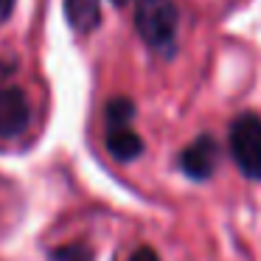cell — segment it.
Returning <instances> with one entry per match:
<instances>
[{
  "instance_id": "obj_10",
  "label": "cell",
  "mask_w": 261,
  "mask_h": 261,
  "mask_svg": "<svg viewBox=\"0 0 261 261\" xmlns=\"http://www.w3.org/2000/svg\"><path fill=\"white\" fill-rule=\"evenodd\" d=\"M12 9H14V0H0V25H3V23L9 20Z\"/></svg>"
},
{
  "instance_id": "obj_11",
  "label": "cell",
  "mask_w": 261,
  "mask_h": 261,
  "mask_svg": "<svg viewBox=\"0 0 261 261\" xmlns=\"http://www.w3.org/2000/svg\"><path fill=\"white\" fill-rule=\"evenodd\" d=\"M115 6H124V3H129V0H113Z\"/></svg>"
},
{
  "instance_id": "obj_5",
  "label": "cell",
  "mask_w": 261,
  "mask_h": 261,
  "mask_svg": "<svg viewBox=\"0 0 261 261\" xmlns=\"http://www.w3.org/2000/svg\"><path fill=\"white\" fill-rule=\"evenodd\" d=\"M104 143H107V152L113 154L115 160H121V163H129V160L141 158V152H143L141 135H138L129 124L126 126H107Z\"/></svg>"
},
{
  "instance_id": "obj_7",
  "label": "cell",
  "mask_w": 261,
  "mask_h": 261,
  "mask_svg": "<svg viewBox=\"0 0 261 261\" xmlns=\"http://www.w3.org/2000/svg\"><path fill=\"white\" fill-rule=\"evenodd\" d=\"M135 118V104L126 96H118L107 104V126H126Z\"/></svg>"
},
{
  "instance_id": "obj_3",
  "label": "cell",
  "mask_w": 261,
  "mask_h": 261,
  "mask_svg": "<svg viewBox=\"0 0 261 261\" xmlns=\"http://www.w3.org/2000/svg\"><path fill=\"white\" fill-rule=\"evenodd\" d=\"M31 121V104L20 87L0 85V141L17 138L29 129Z\"/></svg>"
},
{
  "instance_id": "obj_8",
  "label": "cell",
  "mask_w": 261,
  "mask_h": 261,
  "mask_svg": "<svg viewBox=\"0 0 261 261\" xmlns=\"http://www.w3.org/2000/svg\"><path fill=\"white\" fill-rule=\"evenodd\" d=\"M51 261H93V250L85 244H62L51 253Z\"/></svg>"
},
{
  "instance_id": "obj_9",
  "label": "cell",
  "mask_w": 261,
  "mask_h": 261,
  "mask_svg": "<svg viewBox=\"0 0 261 261\" xmlns=\"http://www.w3.org/2000/svg\"><path fill=\"white\" fill-rule=\"evenodd\" d=\"M126 261H160V258H158V253H154L152 247H146V244H143V247H138Z\"/></svg>"
},
{
  "instance_id": "obj_1",
  "label": "cell",
  "mask_w": 261,
  "mask_h": 261,
  "mask_svg": "<svg viewBox=\"0 0 261 261\" xmlns=\"http://www.w3.org/2000/svg\"><path fill=\"white\" fill-rule=\"evenodd\" d=\"M135 31L152 51L169 54L177 34L174 0H135Z\"/></svg>"
},
{
  "instance_id": "obj_2",
  "label": "cell",
  "mask_w": 261,
  "mask_h": 261,
  "mask_svg": "<svg viewBox=\"0 0 261 261\" xmlns=\"http://www.w3.org/2000/svg\"><path fill=\"white\" fill-rule=\"evenodd\" d=\"M230 154L239 171L261 182V118L255 113H242L230 124Z\"/></svg>"
},
{
  "instance_id": "obj_4",
  "label": "cell",
  "mask_w": 261,
  "mask_h": 261,
  "mask_svg": "<svg viewBox=\"0 0 261 261\" xmlns=\"http://www.w3.org/2000/svg\"><path fill=\"white\" fill-rule=\"evenodd\" d=\"M219 166V143L211 135H199L180 152V169L191 180H208Z\"/></svg>"
},
{
  "instance_id": "obj_6",
  "label": "cell",
  "mask_w": 261,
  "mask_h": 261,
  "mask_svg": "<svg viewBox=\"0 0 261 261\" xmlns=\"http://www.w3.org/2000/svg\"><path fill=\"white\" fill-rule=\"evenodd\" d=\"M65 17L79 34H90L101 23V0H65Z\"/></svg>"
}]
</instances>
